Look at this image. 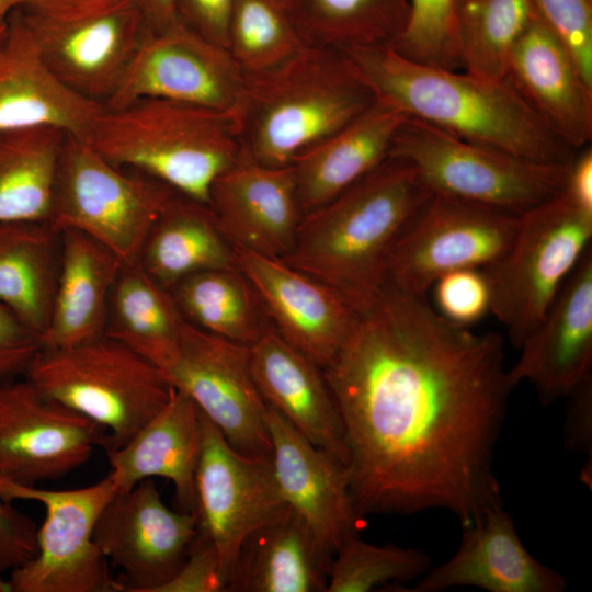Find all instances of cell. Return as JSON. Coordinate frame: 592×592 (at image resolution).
Instances as JSON below:
<instances>
[{"label": "cell", "mask_w": 592, "mask_h": 592, "mask_svg": "<svg viewBox=\"0 0 592 592\" xmlns=\"http://www.w3.org/2000/svg\"><path fill=\"white\" fill-rule=\"evenodd\" d=\"M521 215L432 193L394 246L386 283L428 294L445 273L487 269L510 247Z\"/></svg>", "instance_id": "cell-11"}, {"label": "cell", "mask_w": 592, "mask_h": 592, "mask_svg": "<svg viewBox=\"0 0 592 592\" xmlns=\"http://www.w3.org/2000/svg\"><path fill=\"white\" fill-rule=\"evenodd\" d=\"M432 192L408 162L387 158L303 215L286 264L329 285L360 312L386 284L388 257Z\"/></svg>", "instance_id": "cell-3"}, {"label": "cell", "mask_w": 592, "mask_h": 592, "mask_svg": "<svg viewBox=\"0 0 592 592\" xmlns=\"http://www.w3.org/2000/svg\"><path fill=\"white\" fill-rule=\"evenodd\" d=\"M208 206L231 244L278 259L293 248L303 217L293 167H266L246 155L214 181Z\"/></svg>", "instance_id": "cell-22"}, {"label": "cell", "mask_w": 592, "mask_h": 592, "mask_svg": "<svg viewBox=\"0 0 592 592\" xmlns=\"http://www.w3.org/2000/svg\"><path fill=\"white\" fill-rule=\"evenodd\" d=\"M508 375L533 385L542 405L568 398L592 378V247L571 271L539 325L517 348Z\"/></svg>", "instance_id": "cell-19"}, {"label": "cell", "mask_w": 592, "mask_h": 592, "mask_svg": "<svg viewBox=\"0 0 592 592\" xmlns=\"http://www.w3.org/2000/svg\"><path fill=\"white\" fill-rule=\"evenodd\" d=\"M250 365L264 402L314 445L348 465L342 419L323 369L271 325L250 345Z\"/></svg>", "instance_id": "cell-25"}, {"label": "cell", "mask_w": 592, "mask_h": 592, "mask_svg": "<svg viewBox=\"0 0 592 592\" xmlns=\"http://www.w3.org/2000/svg\"><path fill=\"white\" fill-rule=\"evenodd\" d=\"M307 46L392 45L405 32L409 0H281Z\"/></svg>", "instance_id": "cell-34"}, {"label": "cell", "mask_w": 592, "mask_h": 592, "mask_svg": "<svg viewBox=\"0 0 592 592\" xmlns=\"http://www.w3.org/2000/svg\"><path fill=\"white\" fill-rule=\"evenodd\" d=\"M124 265L91 237L61 231L59 274L42 348H67L104 335L110 296Z\"/></svg>", "instance_id": "cell-29"}, {"label": "cell", "mask_w": 592, "mask_h": 592, "mask_svg": "<svg viewBox=\"0 0 592 592\" xmlns=\"http://www.w3.org/2000/svg\"><path fill=\"white\" fill-rule=\"evenodd\" d=\"M184 321L169 289L138 263L122 267L110 296L104 335L125 344L164 374L177 356Z\"/></svg>", "instance_id": "cell-32"}, {"label": "cell", "mask_w": 592, "mask_h": 592, "mask_svg": "<svg viewBox=\"0 0 592 592\" xmlns=\"http://www.w3.org/2000/svg\"><path fill=\"white\" fill-rule=\"evenodd\" d=\"M61 232L47 221L0 223V304L41 340L57 286Z\"/></svg>", "instance_id": "cell-31"}, {"label": "cell", "mask_w": 592, "mask_h": 592, "mask_svg": "<svg viewBox=\"0 0 592 592\" xmlns=\"http://www.w3.org/2000/svg\"><path fill=\"white\" fill-rule=\"evenodd\" d=\"M304 46L281 0H234L227 49L243 72L275 67Z\"/></svg>", "instance_id": "cell-37"}, {"label": "cell", "mask_w": 592, "mask_h": 592, "mask_svg": "<svg viewBox=\"0 0 592 592\" xmlns=\"http://www.w3.org/2000/svg\"><path fill=\"white\" fill-rule=\"evenodd\" d=\"M536 11L532 0H463L456 5L459 69L504 79L513 47Z\"/></svg>", "instance_id": "cell-36"}, {"label": "cell", "mask_w": 592, "mask_h": 592, "mask_svg": "<svg viewBox=\"0 0 592 592\" xmlns=\"http://www.w3.org/2000/svg\"><path fill=\"white\" fill-rule=\"evenodd\" d=\"M137 263L169 291L197 272L238 269L232 244L220 231L210 207L178 192L151 226Z\"/></svg>", "instance_id": "cell-30"}, {"label": "cell", "mask_w": 592, "mask_h": 592, "mask_svg": "<svg viewBox=\"0 0 592 592\" xmlns=\"http://www.w3.org/2000/svg\"><path fill=\"white\" fill-rule=\"evenodd\" d=\"M117 492L109 476L81 488L54 490L0 479V499L43 504L35 557L11 571L13 592H117V579L93 539L106 503Z\"/></svg>", "instance_id": "cell-10"}, {"label": "cell", "mask_w": 592, "mask_h": 592, "mask_svg": "<svg viewBox=\"0 0 592 592\" xmlns=\"http://www.w3.org/2000/svg\"><path fill=\"white\" fill-rule=\"evenodd\" d=\"M462 1H463V0H456V5H457L459 2H462Z\"/></svg>", "instance_id": "cell-52"}, {"label": "cell", "mask_w": 592, "mask_h": 592, "mask_svg": "<svg viewBox=\"0 0 592 592\" xmlns=\"http://www.w3.org/2000/svg\"><path fill=\"white\" fill-rule=\"evenodd\" d=\"M238 452L270 456L264 402L252 376L250 345L206 332L186 320L179 350L164 372Z\"/></svg>", "instance_id": "cell-12"}, {"label": "cell", "mask_w": 592, "mask_h": 592, "mask_svg": "<svg viewBox=\"0 0 592 592\" xmlns=\"http://www.w3.org/2000/svg\"><path fill=\"white\" fill-rule=\"evenodd\" d=\"M243 73L241 141L244 155L266 167L291 166L376 100L334 47L306 45L275 67Z\"/></svg>", "instance_id": "cell-4"}, {"label": "cell", "mask_w": 592, "mask_h": 592, "mask_svg": "<svg viewBox=\"0 0 592 592\" xmlns=\"http://www.w3.org/2000/svg\"><path fill=\"white\" fill-rule=\"evenodd\" d=\"M234 0H177L179 20L204 38L228 46Z\"/></svg>", "instance_id": "cell-45"}, {"label": "cell", "mask_w": 592, "mask_h": 592, "mask_svg": "<svg viewBox=\"0 0 592 592\" xmlns=\"http://www.w3.org/2000/svg\"><path fill=\"white\" fill-rule=\"evenodd\" d=\"M203 444L202 415L194 401L172 387L170 398L127 443L105 451L117 491L161 477L174 486L180 511L196 512L195 474Z\"/></svg>", "instance_id": "cell-26"}, {"label": "cell", "mask_w": 592, "mask_h": 592, "mask_svg": "<svg viewBox=\"0 0 592 592\" xmlns=\"http://www.w3.org/2000/svg\"><path fill=\"white\" fill-rule=\"evenodd\" d=\"M123 0H25L26 10L34 13L69 19L96 13L116 5Z\"/></svg>", "instance_id": "cell-47"}, {"label": "cell", "mask_w": 592, "mask_h": 592, "mask_svg": "<svg viewBox=\"0 0 592 592\" xmlns=\"http://www.w3.org/2000/svg\"><path fill=\"white\" fill-rule=\"evenodd\" d=\"M135 1L143 13L147 30L150 32H161L180 21L177 10V0Z\"/></svg>", "instance_id": "cell-49"}, {"label": "cell", "mask_w": 592, "mask_h": 592, "mask_svg": "<svg viewBox=\"0 0 592 592\" xmlns=\"http://www.w3.org/2000/svg\"><path fill=\"white\" fill-rule=\"evenodd\" d=\"M435 309L448 321L468 327L490 311L491 293L480 269H460L440 276L432 285Z\"/></svg>", "instance_id": "cell-41"}, {"label": "cell", "mask_w": 592, "mask_h": 592, "mask_svg": "<svg viewBox=\"0 0 592 592\" xmlns=\"http://www.w3.org/2000/svg\"><path fill=\"white\" fill-rule=\"evenodd\" d=\"M565 191L578 206L592 213V150L590 146L577 151L572 159Z\"/></svg>", "instance_id": "cell-48"}, {"label": "cell", "mask_w": 592, "mask_h": 592, "mask_svg": "<svg viewBox=\"0 0 592 592\" xmlns=\"http://www.w3.org/2000/svg\"><path fill=\"white\" fill-rule=\"evenodd\" d=\"M36 533L30 516L0 499V572L12 571L35 557Z\"/></svg>", "instance_id": "cell-44"}, {"label": "cell", "mask_w": 592, "mask_h": 592, "mask_svg": "<svg viewBox=\"0 0 592 592\" xmlns=\"http://www.w3.org/2000/svg\"><path fill=\"white\" fill-rule=\"evenodd\" d=\"M565 425L568 448L592 455V378L581 384L569 397Z\"/></svg>", "instance_id": "cell-46"}, {"label": "cell", "mask_w": 592, "mask_h": 592, "mask_svg": "<svg viewBox=\"0 0 592 592\" xmlns=\"http://www.w3.org/2000/svg\"><path fill=\"white\" fill-rule=\"evenodd\" d=\"M21 12L53 75L101 104L119 86L147 30L135 0L69 19Z\"/></svg>", "instance_id": "cell-17"}, {"label": "cell", "mask_w": 592, "mask_h": 592, "mask_svg": "<svg viewBox=\"0 0 592 592\" xmlns=\"http://www.w3.org/2000/svg\"><path fill=\"white\" fill-rule=\"evenodd\" d=\"M419 579L410 591L474 587L489 592H562L567 588L562 574L525 548L502 504L488 508L464 525L456 553Z\"/></svg>", "instance_id": "cell-21"}, {"label": "cell", "mask_w": 592, "mask_h": 592, "mask_svg": "<svg viewBox=\"0 0 592 592\" xmlns=\"http://www.w3.org/2000/svg\"><path fill=\"white\" fill-rule=\"evenodd\" d=\"M504 79L566 145L576 151L590 145L592 86L537 13L513 47Z\"/></svg>", "instance_id": "cell-24"}, {"label": "cell", "mask_w": 592, "mask_h": 592, "mask_svg": "<svg viewBox=\"0 0 592 592\" xmlns=\"http://www.w3.org/2000/svg\"><path fill=\"white\" fill-rule=\"evenodd\" d=\"M430 568V557L418 548L377 546L353 534L333 555L326 592H368L419 579Z\"/></svg>", "instance_id": "cell-38"}, {"label": "cell", "mask_w": 592, "mask_h": 592, "mask_svg": "<svg viewBox=\"0 0 592 592\" xmlns=\"http://www.w3.org/2000/svg\"><path fill=\"white\" fill-rule=\"evenodd\" d=\"M407 27L391 46L418 62L460 70L456 38V0H409Z\"/></svg>", "instance_id": "cell-39"}, {"label": "cell", "mask_w": 592, "mask_h": 592, "mask_svg": "<svg viewBox=\"0 0 592 592\" xmlns=\"http://www.w3.org/2000/svg\"><path fill=\"white\" fill-rule=\"evenodd\" d=\"M89 143L113 164L207 205L214 181L244 157L239 112L157 98L104 107Z\"/></svg>", "instance_id": "cell-5"}, {"label": "cell", "mask_w": 592, "mask_h": 592, "mask_svg": "<svg viewBox=\"0 0 592 592\" xmlns=\"http://www.w3.org/2000/svg\"><path fill=\"white\" fill-rule=\"evenodd\" d=\"M333 555L287 506L241 543L226 592H326Z\"/></svg>", "instance_id": "cell-27"}, {"label": "cell", "mask_w": 592, "mask_h": 592, "mask_svg": "<svg viewBox=\"0 0 592 592\" xmlns=\"http://www.w3.org/2000/svg\"><path fill=\"white\" fill-rule=\"evenodd\" d=\"M539 19L563 44L592 86V0H532Z\"/></svg>", "instance_id": "cell-40"}, {"label": "cell", "mask_w": 592, "mask_h": 592, "mask_svg": "<svg viewBox=\"0 0 592 592\" xmlns=\"http://www.w3.org/2000/svg\"><path fill=\"white\" fill-rule=\"evenodd\" d=\"M65 138L49 126L0 132V223L49 221Z\"/></svg>", "instance_id": "cell-33"}, {"label": "cell", "mask_w": 592, "mask_h": 592, "mask_svg": "<svg viewBox=\"0 0 592 592\" xmlns=\"http://www.w3.org/2000/svg\"><path fill=\"white\" fill-rule=\"evenodd\" d=\"M170 292L187 322L227 340L251 345L269 326L239 269L197 272L179 281Z\"/></svg>", "instance_id": "cell-35"}, {"label": "cell", "mask_w": 592, "mask_h": 592, "mask_svg": "<svg viewBox=\"0 0 592 592\" xmlns=\"http://www.w3.org/2000/svg\"><path fill=\"white\" fill-rule=\"evenodd\" d=\"M342 50L375 99L408 117L536 163L569 164L577 153L505 79L424 65L389 44Z\"/></svg>", "instance_id": "cell-2"}, {"label": "cell", "mask_w": 592, "mask_h": 592, "mask_svg": "<svg viewBox=\"0 0 592 592\" xmlns=\"http://www.w3.org/2000/svg\"><path fill=\"white\" fill-rule=\"evenodd\" d=\"M406 117L375 100L351 123L298 156L291 166L303 215L325 205L383 163Z\"/></svg>", "instance_id": "cell-28"}, {"label": "cell", "mask_w": 592, "mask_h": 592, "mask_svg": "<svg viewBox=\"0 0 592 592\" xmlns=\"http://www.w3.org/2000/svg\"><path fill=\"white\" fill-rule=\"evenodd\" d=\"M105 432L30 380L0 384V479L36 486L84 465Z\"/></svg>", "instance_id": "cell-15"}, {"label": "cell", "mask_w": 592, "mask_h": 592, "mask_svg": "<svg viewBox=\"0 0 592 592\" xmlns=\"http://www.w3.org/2000/svg\"><path fill=\"white\" fill-rule=\"evenodd\" d=\"M591 240L592 213L578 206L565 190L521 215L508 250L483 270L490 311L515 348L543 320Z\"/></svg>", "instance_id": "cell-8"}, {"label": "cell", "mask_w": 592, "mask_h": 592, "mask_svg": "<svg viewBox=\"0 0 592 592\" xmlns=\"http://www.w3.org/2000/svg\"><path fill=\"white\" fill-rule=\"evenodd\" d=\"M24 2L25 0H0V21L7 20L13 11L23 7Z\"/></svg>", "instance_id": "cell-50"}, {"label": "cell", "mask_w": 592, "mask_h": 592, "mask_svg": "<svg viewBox=\"0 0 592 592\" xmlns=\"http://www.w3.org/2000/svg\"><path fill=\"white\" fill-rule=\"evenodd\" d=\"M7 30H8V19L0 21V46L7 35Z\"/></svg>", "instance_id": "cell-51"}, {"label": "cell", "mask_w": 592, "mask_h": 592, "mask_svg": "<svg viewBox=\"0 0 592 592\" xmlns=\"http://www.w3.org/2000/svg\"><path fill=\"white\" fill-rule=\"evenodd\" d=\"M24 376L46 397L106 430L100 443L105 451L127 443L172 390L158 367L107 335L41 348Z\"/></svg>", "instance_id": "cell-6"}, {"label": "cell", "mask_w": 592, "mask_h": 592, "mask_svg": "<svg viewBox=\"0 0 592 592\" xmlns=\"http://www.w3.org/2000/svg\"><path fill=\"white\" fill-rule=\"evenodd\" d=\"M19 9L0 46V132L49 126L89 141L104 105L53 75Z\"/></svg>", "instance_id": "cell-23"}, {"label": "cell", "mask_w": 592, "mask_h": 592, "mask_svg": "<svg viewBox=\"0 0 592 592\" xmlns=\"http://www.w3.org/2000/svg\"><path fill=\"white\" fill-rule=\"evenodd\" d=\"M232 250L274 330L325 368L352 332L356 310L338 291L278 258L236 244Z\"/></svg>", "instance_id": "cell-18"}, {"label": "cell", "mask_w": 592, "mask_h": 592, "mask_svg": "<svg viewBox=\"0 0 592 592\" xmlns=\"http://www.w3.org/2000/svg\"><path fill=\"white\" fill-rule=\"evenodd\" d=\"M196 532V514L168 508L155 482L145 479L111 498L93 539L121 570L119 592H156L181 568Z\"/></svg>", "instance_id": "cell-16"}, {"label": "cell", "mask_w": 592, "mask_h": 592, "mask_svg": "<svg viewBox=\"0 0 592 592\" xmlns=\"http://www.w3.org/2000/svg\"><path fill=\"white\" fill-rule=\"evenodd\" d=\"M264 419L272 466L285 502L334 554L364 523L351 497L346 465L314 445L267 405Z\"/></svg>", "instance_id": "cell-20"}, {"label": "cell", "mask_w": 592, "mask_h": 592, "mask_svg": "<svg viewBox=\"0 0 592 592\" xmlns=\"http://www.w3.org/2000/svg\"><path fill=\"white\" fill-rule=\"evenodd\" d=\"M41 348L39 338L0 304V384L25 375Z\"/></svg>", "instance_id": "cell-43"}, {"label": "cell", "mask_w": 592, "mask_h": 592, "mask_svg": "<svg viewBox=\"0 0 592 592\" xmlns=\"http://www.w3.org/2000/svg\"><path fill=\"white\" fill-rule=\"evenodd\" d=\"M244 73L230 52L181 21L145 35L115 92L103 104L118 109L157 98L239 112Z\"/></svg>", "instance_id": "cell-14"}, {"label": "cell", "mask_w": 592, "mask_h": 592, "mask_svg": "<svg viewBox=\"0 0 592 592\" xmlns=\"http://www.w3.org/2000/svg\"><path fill=\"white\" fill-rule=\"evenodd\" d=\"M201 415L203 444L195 474L197 530L216 549L228 584L244 538L288 505L278 488L271 455L238 452Z\"/></svg>", "instance_id": "cell-13"}, {"label": "cell", "mask_w": 592, "mask_h": 592, "mask_svg": "<svg viewBox=\"0 0 592 592\" xmlns=\"http://www.w3.org/2000/svg\"><path fill=\"white\" fill-rule=\"evenodd\" d=\"M322 369L361 517L443 509L464 526L502 504L493 457L514 386L500 334L386 283Z\"/></svg>", "instance_id": "cell-1"}, {"label": "cell", "mask_w": 592, "mask_h": 592, "mask_svg": "<svg viewBox=\"0 0 592 592\" xmlns=\"http://www.w3.org/2000/svg\"><path fill=\"white\" fill-rule=\"evenodd\" d=\"M130 171L110 162L89 141L66 135L48 223L60 232L91 237L125 265L137 263L151 226L177 192Z\"/></svg>", "instance_id": "cell-9"}, {"label": "cell", "mask_w": 592, "mask_h": 592, "mask_svg": "<svg viewBox=\"0 0 592 592\" xmlns=\"http://www.w3.org/2000/svg\"><path fill=\"white\" fill-rule=\"evenodd\" d=\"M226 588L217 551L197 530L183 565L156 592H226Z\"/></svg>", "instance_id": "cell-42"}, {"label": "cell", "mask_w": 592, "mask_h": 592, "mask_svg": "<svg viewBox=\"0 0 592 592\" xmlns=\"http://www.w3.org/2000/svg\"><path fill=\"white\" fill-rule=\"evenodd\" d=\"M388 158L411 164L432 193L523 214L561 193L569 164L527 161L406 117Z\"/></svg>", "instance_id": "cell-7"}]
</instances>
